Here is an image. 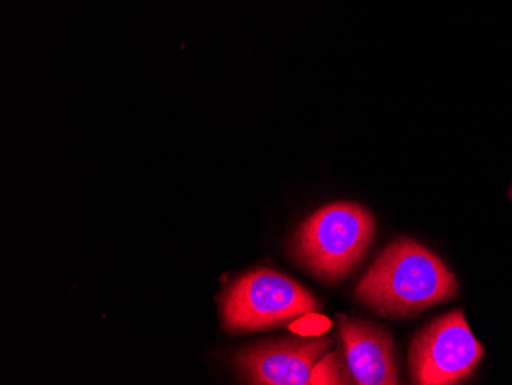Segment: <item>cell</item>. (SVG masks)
<instances>
[{
  "mask_svg": "<svg viewBox=\"0 0 512 385\" xmlns=\"http://www.w3.org/2000/svg\"><path fill=\"white\" fill-rule=\"evenodd\" d=\"M318 306L312 293L287 275L256 269L224 293L223 321L230 332H255L283 326Z\"/></svg>",
  "mask_w": 512,
  "mask_h": 385,
  "instance_id": "cell-3",
  "label": "cell"
},
{
  "mask_svg": "<svg viewBox=\"0 0 512 385\" xmlns=\"http://www.w3.org/2000/svg\"><path fill=\"white\" fill-rule=\"evenodd\" d=\"M330 338H287L241 350L237 366L250 384H310L316 364L332 349Z\"/></svg>",
  "mask_w": 512,
  "mask_h": 385,
  "instance_id": "cell-5",
  "label": "cell"
},
{
  "mask_svg": "<svg viewBox=\"0 0 512 385\" xmlns=\"http://www.w3.org/2000/svg\"><path fill=\"white\" fill-rule=\"evenodd\" d=\"M339 338L356 384H398V364L390 332L370 321L339 316Z\"/></svg>",
  "mask_w": 512,
  "mask_h": 385,
  "instance_id": "cell-6",
  "label": "cell"
},
{
  "mask_svg": "<svg viewBox=\"0 0 512 385\" xmlns=\"http://www.w3.org/2000/svg\"><path fill=\"white\" fill-rule=\"evenodd\" d=\"M457 292L456 277L444 261L417 241L399 238L371 264L355 293L378 315L411 318Z\"/></svg>",
  "mask_w": 512,
  "mask_h": 385,
  "instance_id": "cell-1",
  "label": "cell"
},
{
  "mask_svg": "<svg viewBox=\"0 0 512 385\" xmlns=\"http://www.w3.org/2000/svg\"><path fill=\"white\" fill-rule=\"evenodd\" d=\"M375 234L370 211L350 203H333L310 215L298 229L293 254L322 280L338 281L367 254Z\"/></svg>",
  "mask_w": 512,
  "mask_h": 385,
  "instance_id": "cell-2",
  "label": "cell"
},
{
  "mask_svg": "<svg viewBox=\"0 0 512 385\" xmlns=\"http://www.w3.org/2000/svg\"><path fill=\"white\" fill-rule=\"evenodd\" d=\"M485 349L468 326L463 310L440 316L411 339L408 366L414 384H459L473 375Z\"/></svg>",
  "mask_w": 512,
  "mask_h": 385,
  "instance_id": "cell-4",
  "label": "cell"
},
{
  "mask_svg": "<svg viewBox=\"0 0 512 385\" xmlns=\"http://www.w3.org/2000/svg\"><path fill=\"white\" fill-rule=\"evenodd\" d=\"M511 198H512V188H511Z\"/></svg>",
  "mask_w": 512,
  "mask_h": 385,
  "instance_id": "cell-8",
  "label": "cell"
},
{
  "mask_svg": "<svg viewBox=\"0 0 512 385\" xmlns=\"http://www.w3.org/2000/svg\"><path fill=\"white\" fill-rule=\"evenodd\" d=\"M353 376L348 370L342 353L325 355L313 369L310 384H352Z\"/></svg>",
  "mask_w": 512,
  "mask_h": 385,
  "instance_id": "cell-7",
  "label": "cell"
}]
</instances>
